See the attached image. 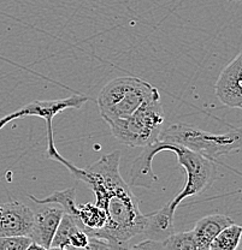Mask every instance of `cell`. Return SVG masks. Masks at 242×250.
<instances>
[{
	"instance_id": "obj_1",
	"label": "cell",
	"mask_w": 242,
	"mask_h": 250,
	"mask_svg": "<svg viewBox=\"0 0 242 250\" xmlns=\"http://www.w3.org/2000/svg\"><path fill=\"white\" fill-rule=\"evenodd\" d=\"M119 150L103 155L88 168L77 167L66 159L63 163L75 178L89 187L95 203L108 215L106 225L90 237L104 239L112 249L127 248V242L142 233L146 220L139 200L119 172Z\"/></svg>"
},
{
	"instance_id": "obj_2",
	"label": "cell",
	"mask_w": 242,
	"mask_h": 250,
	"mask_svg": "<svg viewBox=\"0 0 242 250\" xmlns=\"http://www.w3.org/2000/svg\"><path fill=\"white\" fill-rule=\"evenodd\" d=\"M160 152H173L177 158L179 165L186 172V184L183 189L170 200V208L176 212L179 203L187 197L199 196L212 187L217 179V165L216 160L193 152L183 146L176 143H165L154 141L144 147L142 153L132 163L129 171V184L137 188H152L158 182L152 168L153 159Z\"/></svg>"
},
{
	"instance_id": "obj_3",
	"label": "cell",
	"mask_w": 242,
	"mask_h": 250,
	"mask_svg": "<svg viewBox=\"0 0 242 250\" xmlns=\"http://www.w3.org/2000/svg\"><path fill=\"white\" fill-rule=\"evenodd\" d=\"M164 108L159 90L155 89L129 117L108 123L111 134L128 147H146L157 141L163 129Z\"/></svg>"
},
{
	"instance_id": "obj_4",
	"label": "cell",
	"mask_w": 242,
	"mask_h": 250,
	"mask_svg": "<svg viewBox=\"0 0 242 250\" xmlns=\"http://www.w3.org/2000/svg\"><path fill=\"white\" fill-rule=\"evenodd\" d=\"M157 141L176 143L193 152L216 160L228 155L242 147V134L239 129H233L225 134H212L186 123L170 124L163 127Z\"/></svg>"
},
{
	"instance_id": "obj_5",
	"label": "cell",
	"mask_w": 242,
	"mask_h": 250,
	"mask_svg": "<svg viewBox=\"0 0 242 250\" xmlns=\"http://www.w3.org/2000/svg\"><path fill=\"white\" fill-rule=\"evenodd\" d=\"M157 89L140 77H117L106 83L97 98L105 123L129 117Z\"/></svg>"
},
{
	"instance_id": "obj_6",
	"label": "cell",
	"mask_w": 242,
	"mask_h": 250,
	"mask_svg": "<svg viewBox=\"0 0 242 250\" xmlns=\"http://www.w3.org/2000/svg\"><path fill=\"white\" fill-rule=\"evenodd\" d=\"M88 101V98L85 95H71L69 98L56 99V100H36L18 108L17 111L7 114L4 118L0 119V129L7 125L15 119L27 118V117H39L43 118L47 125V150L46 155L48 159L54 161H59L63 155L58 152L54 143L53 135V118L61 112L69 108H81Z\"/></svg>"
},
{
	"instance_id": "obj_7",
	"label": "cell",
	"mask_w": 242,
	"mask_h": 250,
	"mask_svg": "<svg viewBox=\"0 0 242 250\" xmlns=\"http://www.w3.org/2000/svg\"><path fill=\"white\" fill-rule=\"evenodd\" d=\"M215 93L223 105L242 109V51L220 72Z\"/></svg>"
},
{
	"instance_id": "obj_8",
	"label": "cell",
	"mask_w": 242,
	"mask_h": 250,
	"mask_svg": "<svg viewBox=\"0 0 242 250\" xmlns=\"http://www.w3.org/2000/svg\"><path fill=\"white\" fill-rule=\"evenodd\" d=\"M34 224V212L21 201L0 205V237L29 236Z\"/></svg>"
},
{
	"instance_id": "obj_9",
	"label": "cell",
	"mask_w": 242,
	"mask_h": 250,
	"mask_svg": "<svg viewBox=\"0 0 242 250\" xmlns=\"http://www.w3.org/2000/svg\"><path fill=\"white\" fill-rule=\"evenodd\" d=\"M62 207H45L34 213V224L29 237L43 249H51L52 241L64 215Z\"/></svg>"
},
{
	"instance_id": "obj_10",
	"label": "cell",
	"mask_w": 242,
	"mask_h": 250,
	"mask_svg": "<svg viewBox=\"0 0 242 250\" xmlns=\"http://www.w3.org/2000/svg\"><path fill=\"white\" fill-rule=\"evenodd\" d=\"M90 236L77 224L74 217L64 213L51 249H87Z\"/></svg>"
},
{
	"instance_id": "obj_11",
	"label": "cell",
	"mask_w": 242,
	"mask_h": 250,
	"mask_svg": "<svg viewBox=\"0 0 242 250\" xmlns=\"http://www.w3.org/2000/svg\"><path fill=\"white\" fill-rule=\"evenodd\" d=\"M145 226L141 234H144L146 239L160 242L175 232V228H174L175 212L171 210L170 201L160 209L145 214Z\"/></svg>"
},
{
	"instance_id": "obj_12",
	"label": "cell",
	"mask_w": 242,
	"mask_h": 250,
	"mask_svg": "<svg viewBox=\"0 0 242 250\" xmlns=\"http://www.w3.org/2000/svg\"><path fill=\"white\" fill-rule=\"evenodd\" d=\"M233 223V219L220 213L206 215L200 219L192 230L197 250H210V244L212 243L216 236Z\"/></svg>"
},
{
	"instance_id": "obj_13",
	"label": "cell",
	"mask_w": 242,
	"mask_h": 250,
	"mask_svg": "<svg viewBox=\"0 0 242 250\" xmlns=\"http://www.w3.org/2000/svg\"><path fill=\"white\" fill-rule=\"evenodd\" d=\"M74 219L86 232L93 236V233L101 230L106 225L108 215L105 210L95 202H87L77 205L76 215Z\"/></svg>"
},
{
	"instance_id": "obj_14",
	"label": "cell",
	"mask_w": 242,
	"mask_h": 250,
	"mask_svg": "<svg viewBox=\"0 0 242 250\" xmlns=\"http://www.w3.org/2000/svg\"><path fill=\"white\" fill-rule=\"evenodd\" d=\"M76 189L75 188H67V189L61 190V191H54L52 192L48 196L44 197V199H36L33 195L28 194L32 201L39 205H47V203H57V205L61 206L64 209L65 213L70 214L71 217L76 215L77 210V203L75 200V195H76Z\"/></svg>"
},
{
	"instance_id": "obj_15",
	"label": "cell",
	"mask_w": 242,
	"mask_h": 250,
	"mask_svg": "<svg viewBox=\"0 0 242 250\" xmlns=\"http://www.w3.org/2000/svg\"><path fill=\"white\" fill-rule=\"evenodd\" d=\"M241 234L242 226L234 223L230 224L216 236L210 244V250H236L240 243Z\"/></svg>"
},
{
	"instance_id": "obj_16",
	"label": "cell",
	"mask_w": 242,
	"mask_h": 250,
	"mask_svg": "<svg viewBox=\"0 0 242 250\" xmlns=\"http://www.w3.org/2000/svg\"><path fill=\"white\" fill-rule=\"evenodd\" d=\"M32 243L29 236L0 237V250H28Z\"/></svg>"
},
{
	"instance_id": "obj_17",
	"label": "cell",
	"mask_w": 242,
	"mask_h": 250,
	"mask_svg": "<svg viewBox=\"0 0 242 250\" xmlns=\"http://www.w3.org/2000/svg\"><path fill=\"white\" fill-rule=\"evenodd\" d=\"M238 250H242V234H241V239H240V243L238 246Z\"/></svg>"
},
{
	"instance_id": "obj_18",
	"label": "cell",
	"mask_w": 242,
	"mask_h": 250,
	"mask_svg": "<svg viewBox=\"0 0 242 250\" xmlns=\"http://www.w3.org/2000/svg\"><path fill=\"white\" fill-rule=\"evenodd\" d=\"M238 129L240 130V132H241V134H242V127H238Z\"/></svg>"
},
{
	"instance_id": "obj_19",
	"label": "cell",
	"mask_w": 242,
	"mask_h": 250,
	"mask_svg": "<svg viewBox=\"0 0 242 250\" xmlns=\"http://www.w3.org/2000/svg\"><path fill=\"white\" fill-rule=\"evenodd\" d=\"M234 1H240V0H234Z\"/></svg>"
}]
</instances>
